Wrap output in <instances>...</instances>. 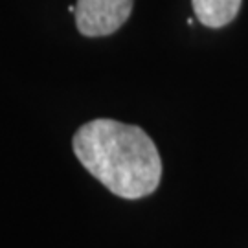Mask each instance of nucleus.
<instances>
[{
	"instance_id": "nucleus-1",
	"label": "nucleus",
	"mask_w": 248,
	"mask_h": 248,
	"mask_svg": "<svg viewBox=\"0 0 248 248\" xmlns=\"http://www.w3.org/2000/svg\"><path fill=\"white\" fill-rule=\"evenodd\" d=\"M72 143L83 168L114 195L133 201L158 187L162 160L140 127L99 118L79 127Z\"/></svg>"
},
{
	"instance_id": "nucleus-2",
	"label": "nucleus",
	"mask_w": 248,
	"mask_h": 248,
	"mask_svg": "<svg viewBox=\"0 0 248 248\" xmlns=\"http://www.w3.org/2000/svg\"><path fill=\"white\" fill-rule=\"evenodd\" d=\"M134 0H78L76 24L81 35L105 37L118 31L131 17Z\"/></svg>"
},
{
	"instance_id": "nucleus-3",
	"label": "nucleus",
	"mask_w": 248,
	"mask_h": 248,
	"mask_svg": "<svg viewBox=\"0 0 248 248\" xmlns=\"http://www.w3.org/2000/svg\"><path fill=\"white\" fill-rule=\"evenodd\" d=\"M243 0H191L199 22L208 28H222L237 17Z\"/></svg>"
}]
</instances>
